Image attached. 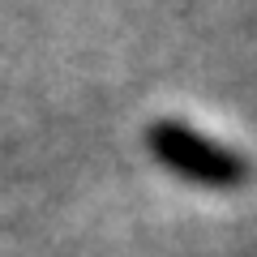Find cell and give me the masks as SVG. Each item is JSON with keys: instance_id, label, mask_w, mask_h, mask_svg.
I'll use <instances>...</instances> for the list:
<instances>
[{"instance_id": "cell-1", "label": "cell", "mask_w": 257, "mask_h": 257, "mask_svg": "<svg viewBox=\"0 0 257 257\" xmlns=\"http://www.w3.org/2000/svg\"><path fill=\"white\" fill-rule=\"evenodd\" d=\"M146 150L155 155L159 167H167L193 184H206V189H236L248 180V159L240 150L223 146V142L206 138V133H197L172 116L155 120L146 128Z\"/></svg>"}]
</instances>
